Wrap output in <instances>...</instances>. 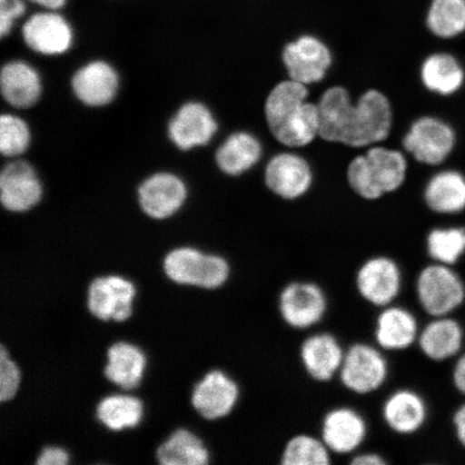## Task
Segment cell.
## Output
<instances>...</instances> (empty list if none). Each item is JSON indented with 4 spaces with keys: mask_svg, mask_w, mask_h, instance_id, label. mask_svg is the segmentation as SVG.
Instances as JSON below:
<instances>
[{
    "mask_svg": "<svg viewBox=\"0 0 465 465\" xmlns=\"http://www.w3.org/2000/svg\"><path fill=\"white\" fill-rule=\"evenodd\" d=\"M39 9L61 11L66 7L69 0H27Z\"/></svg>",
    "mask_w": 465,
    "mask_h": 465,
    "instance_id": "cell-39",
    "label": "cell"
},
{
    "mask_svg": "<svg viewBox=\"0 0 465 465\" xmlns=\"http://www.w3.org/2000/svg\"><path fill=\"white\" fill-rule=\"evenodd\" d=\"M20 370L8 356L4 345L0 346V401L7 402L15 397L20 386Z\"/></svg>",
    "mask_w": 465,
    "mask_h": 465,
    "instance_id": "cell-35",
    "label": "cell"
},
{
    "mask_svg": "<svg viewBox=\"0 0 465 465\" xmlns=\"http://www.w3.org/2000/svg\"><path fill=\"white\" fill-rule=\"evenodd\" d=\"M388 365L376 348L357 344L348 349L340 370L341 381L349 391L368 394L386 381Z\"/></svg>",
    "mask_w": 465,
    "mask_h": 465,
    "instance_id": "cell-10",
    "label": "cell"
},
{
    "mask_svg": "<svg viewBox=\"0 0 465 465\" xmlns=\"http://www.w3.org/2000/svg\"><path fill=\"white\" fill-rule=\"evenodd\" d=\"M240 391L223 371H213L194 389L192 404L202 417L216 420L229 415L237 403Z\"/></svg>",
    "mask_w": 465,
    "mask_h": 465,
    "instance_id": "cell-19",
    "label": "cell"
},
{
    "mask_svg": "<svg viewBox=\"0 0 465 465\" xmlns=\"http://www.w3.org/2000/svg\"><path fill=\"white\" fill-rule=\"evenodd\" d=\"M421 78L430 91L441 95H451L464 83V72L455 57L446 54H436L424 61Z\"/></svg>",
    "mask_w": 465,
    "mask_h": 465,
    "instance_id": "cell-28",
    "label": "cell"
},
{
    "mask_svg": "<svg viewBox=\"0 0 465 465\" xmlns=\"http://www.w3.org/2000/svg\"><path fill=\"white\" fill-rule=\"evenodd\" d=\"M44 197V185L36 170L25 160L13 159L0 173V202L10 213H22L36 207Z\"/></svg>",
    "mask_w": 465,
    "mask_h": 465,
    "instance_id": "cell-8",
    "label": "cell"
},
{
    "mask_svg": "<svg viewBox=\"0 0 465 465\" xmlns=\"http://www.w3.org/2000/svg\"><path fill=\"white\" fill-rule=\"evenodd\" d=\"M68 462V453L58 447H46L37 460L38 465H66Z\"/></svg>",
    "mask_w": 465,
    "mask_h": 465,
    "instance_id": "cell-37",
    "label": "cell"
},
{
    "mask_svg": "<svg viewBox=\"0 0 465 465\" xmlns=\"http://www.w3.org/2000/svg\"><path fill=\"white\" fill-rule=\"evenodd\" d=\"M402 286V275L397 263L388 258L371 259L357 275L360 294L375 306H388L397 299Z\"/></svg>",
    "mask_w": 465,
    "mask_h": 465,
    "instance_id": "cell-16",
    "label": "cell"
},
{
    "mask_svg": "<svg viewBox=\"0 0 465 465\" xmlns=\"http://www.w3.org/2000/svg\"><path fill=\"white\" fill-rule=\"evenodd\" d=\"M164 270L174 282L209 290L223 286L230 276V265L223 258L189 247L168 253Z\"/></svg>",
    "mask_w": 465,
    "mask_h": 465,
    "instance_id": "cell-4",
    "label": "cell"
},
{
    "mask_svg": "<svg viewBox=\"0 0 465 465\" xmlns=\"http://www.w3.org/2000/svg\"><path fill=\"white\" fill-rule=\"evenodd\" d=\"M301 357L313 380L329 381L340 373L345 353L333 335L322 333L312 335L303 342Z\"/></svg>",
    "mask_w": 465,
    "mask_h": 465,
    "instance_id": "cell-21",
    "label": "cell"
},
{
    "mask_svg": "<svg viewBox=\"0 0 465 465\" xmlns=\"http://www.w3.org/2000/svg\"><path fill=\"white\" fill-rule=\"evenodd\" d=\"M462 341L460 324L445 317H439L429 323L420 336L421 351L435 361H443L455 356L461 349Z\"/></svg>",
    "mask_w": 465,
    "mask_h": 465,
    "instance_id": "cell-26",
    "label": "cell"
},
{
    "mask_svg": "<svg viewBox=\"0 0 465 465\" xmlns=\"http://www.w3.org/2000/svg\"><path fill=\"white\" fill-rule=\"evenodd\" d=\"M383 418L389 428L400 434H411L422 427L427 418V406L420 394L399 391L383 405Z\"/></svg>",
    "mask_w": 465,
    "mask_h": 465,
    "instance_id": "cell-22",
    "label": "cell"
},
{
    "mask_svg": "<svg viewBox=\"0 0 465 465\" xmlns=\"http://www.w3.org/2000/svg\"><path fill=\"white\" fill-rule=\"evenodd\" d=\"M307 87L292 79L277 84L267 96V124L277 141L288 147H304L319 135L318 104L307 103Z\"/></svg>",
    "mask_w": 465,
    "mask_h": 465,
    "instance_id": "cell-2",
    "label": "cell"
},
{
    "mask_svg": "<svg viewBox=\"0 0 465 465\" xmlns=\"http://www.w3.org/2000/svg\"><path fill=\"white\" fill-rule=\"evenodd\" d=\"M319 136L351 147H366L383 141L391 133L392 110L382 93L370 90L356 104L344 87H331L318 104Z\"/></svg>",
    "mask_w": 465,
    "mask_h": 465,
    "instance_id": "cell-1",
    "label": "cell"
},
{
    "mask_svg": "<svg viewBox=\"0 0 465 465\" xmlns=\"http://www.w3.org/2000/svg\"><path fill=\"white\" fill-rule=\"evenodd\" d=\"M426 202L433 212L457 213L465 209V178L458 172H441L430 180Z\"/></svg>",
    "mask_w": 465,
    "mask_h": 465,
    "instance_id": "cell-27",
    "label": "cell"
},
{
    "mask_svg": "<svg viewBox=\"0 0 465 465\" xmlns=\"http://www.w3.org/2000/svg\"><path fill=\"white\" fill-rule=\"evenodd\" d=\"M156 457L162 465H205L208 452L201 440L187 430H178L163 443Z\"/></svg>",
    "mask_w": 465,
    "mask_h": 465,
    "instance_id": "cell-29",
    "label": "cell"
},
{
    "mask_svg": "<svg viewBox=\"0 0 465 465\" xmlns=\"http://www.w3.org/2000/svg\"><path fill=\"white\" fill-rule=\"evenodd\" d=\"M354 465H383L386 463L382 457L377 455V453H362L356 458L352 459L351 461Z\"/></svg>",
    "mask_w": 465,
    "mask_h": 465,
    "instance_id": "cell-40",
    "label": "cell"
},
{
    "mask_svg": "<svg viewBox=\"0 0 465 465\" xmlns=\"http://www.w3.org/2000/svg\"><path fill=\"white\" fill-rule=\"evenodd\" d=\"M27 0H0V37L13 33L16 22L26 15Z\"/></svg>",
    "mask_w": 465,
    "mask_h": 465,
    "instance_id": "cell-36",
    "label": "cell"
},
{
    "mask_svg": "<svg viewBox=\"0 0 465 465\" xmlns=\"http://www.w3.org/2000/svg\"><path fill=\"white\" fill-rule=\"evenodd\" d=\"M143 405L141 400L129 395H113L104 398L97 406L96 414L110 430L120 431L136 427L142 420Z\"/></svg>",
    "mask_w": 465,
    "mask_h": 465,
    "instance_id": "cell-30",
    "label": "cell"
},
{
    "mask_svg": "<svg viewBox=\"0 0 465 465\" xmlns=\"http://www.w3.org/2000/svg\"><path fill=\"white\" fill-rule=\"evenodd\" d=\"M32 143V132L25 119L14 114L0 118V153L5 158L17 159Z\"/></svg>",
    "mask_w": 465,
    "mask_h": 465,
    "instance_id": "cell-33",
    "label": "cell"
},
{
    "mask_svg": "<svg viewBox=\"0 0 465 465\" xmlns=\"http://www.w3.org/2000/svg\"><path fill=\"white\" fill-rule=\"evenodd\" d=\"M453 382L459 391L465 394V354L459 359L455 370H453Z\"/></svg>",
    "mask_w": 465,
    "mask_h": 465,
    "instance_id": "cell-38",
    "label": "cell"
},
{
    "mask_svg": "<svg viewBox=\"0 0 465 465\" xmlns=\"http://www.w3.org/2000/svg\"><path fill=\"white\" fill-rule=\"evenodd\" d=\"M312 174L310 165L301 156L282 153L274 156L265 171V183L271 191L282 199L293 200L310 189Z\"/></svg>",
    "mask_w": 465,
    "mask_h": 465,
    "instance_id": "cell-18",
    "label": "cell"
},
{
    "mask_svg": "<svg viewBox=\"0 0 465 465\" xmlns=\"http://www.w3.org/2000/svg\"><path fill=\"white\" fill-rule=\"evenodd\" d=\"M136 295L134 284L119 276L96 278L90 284L87 307L93 316L114 322H125L132 315V303Z\"/></svg>",
    "mask_w": 465,
    "mask_h": 465,
    "instance_id": "cell-14",
    "label": "cell"
},
{
    "mask_svg": "<svg viewBox=\"0 0 465 465\" xmlns=\"http://www.w3.org/2000/svg\"><path fill=\"white\" fill-rule=\"evenodd\" d=\"M23 42L35 54L61 56L71 51L74 31L71 21L57 10L40 9L23 23Z\"/></svg>",
    "mask_w": 465,
    "mask_h": 465,
    "instance_id": "cell-5",
    "label": "cell"
},
{
    "mask_svg": "<svg viewBox=\"0 0 465 465\" xmlns=\"http://www.w3.org/2000/svg\"><path fill=\"white\" fill-rule=\"evenodd\" d=\"M262 155V145L257 138L246 132L232 134L216 153L219 170L229 176H240L252 168Z\"/></svg>",
    "mask_w": 465,
    "mask_h": 465,
    "instance_id": "cell-23",
    "label": "cell"
},
{
    "mask_svg": "<svg viewBox=\"0 0 465 465\" xmlns=\"http://www.w3.org/2000/svg\"><path fill=\"white\" fill-rule=\"evenodd\" d=\"M427 23L436 36H458L465 32V0H433Z\"/></svg>",
    "mask_w": 465,
    "mask_h": 465,
    "instance_id": "cell-31",
    "label": "cell"
},
{
    "mask_svg": "<svg viewBox=\"0 0 465 465\" xmlns=\"http://www.w3.org/2000/svg\"><path fill=\"white\" fill-rule=\"evenodd\" d=\"M330 451L322 440L311 435H296L288 441L282 462L284 465H328Z\"/></svg>",
    "mask_w": 465,
    "mask_h": 465,
    "instance_id": "cell-32",
    "label": "cell"
},
{
    "mask_svg": "<svg viewBox=\"0 0 465 465\" xmlns=\"http://www.w3.org/2000/svg\"><path fill=\"white\" fill-rule=\"evenodd\" d=\"M218 122L205 104L191 101L183 104L168 122L167 136L182 151H191L211 143Z\"/></svg>",
    "mask_w": 465,
    "mask_h": 465,
    "instance_id": "cell-9",
    "label": "cell"
},
{
    "mask_svg": "<svg viewBox=\"0 0 465 465\" xmlns=\"http://www.w3.org/2000/svg\"><path fill=\"white\" fill-rule=\"evenodd\" d=\"M429 254L440 263H457L465 252V229H436L428 237Z\"/></svg>",
    "mask_w": 465,
    "mask_h": 465,
    "instance_id": "cell-34",
    "label": "cell"
},
{
    "mask_svg": "<svg viewBox=\"0 0 465 465\" xmlns=\"http://www.w3.org/2000/svg\"><path fill=\"white\" fill-rule=\"evenodd\" d=\"M107 356L104 375L108 380L125 391L136 388L145 366V357L141 349L127 342H116L108 349Z\"/></svg>",
    "mask_w": 465,
    "mask_h": 465,
    "instance_id": "cell-25",
    "label": "cell"
},
{
    "mask_svg": "<svg viewBox=\"0 0 465 465\" xmlns=\"http://www.w3.org/2000/svg\"><path fill=\"white\" fill-rule=\"evenodd\" d=\"M455 142V132L449 124L431 116H424L411 125L404 138V147L417 161L438 165L450 154Z\"/></svg>",
    "mask_w": 465,
    "mask_h": 465,
    "instance_id": "cell-12",
    "label": "cell"
},
{
    "mask_svg": "<svg viewBox=\"0 0 465 465\" xmlns=\"http://www.w3.org/2000/svg\"><path fill=\"white\" fill-rule=\"evenodd\" d=\"M279 312L290 327L311 328L322 322L327 312V298L315 283H290L279 299Z\"/></svg>",
    "mask_w": 465,
    "mask_h": 465,
    "instance_id": "cell-13",
    "label": "cell"
},
{
    "mask_svg": "<svg viewBox=\"0 0 465 465\" xmlns=\"http://www.w3.org/2000/svg\"><path fill=\"white\" fill-rule=\"evenodd\" d=\"M283 62L290 78L307 85L324 78L332 64V55L319 39L303 36L284 48Z\"/></svg>",
    "mask_w": 465,
    "mask_h": 465,
    "instance_id": "cell-15",
    "label": "cell"
},
{
    "mask_svg": "<svg viewBox=\"0 0 465 465\" xmlns=\"http://www.w3.org/2000/svg\"><path fill=\"white\" fill-rule=\"evenodd\" d=\"M368 432L363 417L348 407L328 412L322 423V440L331 451L349 453L356 450Z\"/></svg>",
    "mask_w": 465,
    "mask_h": 465,
    "instance_id": "cell-20",
    "label": "cell"
},
{
    "mask_svg": "<svg viewBox=\"0 0 465 465\" xmlns=\"http://www.w3.org/2000/svg\"><path fill=\"white\" fill-rule=\"evenodd\" d=\"M453 422H455L458 439L465 447V404L456 412Z\"/></svg>",
    "mask_w": 465,
    "mask_h": 465,
    "instance_id": "cell-41",
    "label": "cell"
},
{
    "mask_svg": "<svg viewBox=\"0 0 465 465\" xmlns=\"http://www.w3.org/2000/svg\"><path fill=\"white\" fill-rule=\"evenodd\" d=\"M72 91L86 107L102 108L114 101L120 90V75L107 61L93 60L74 72Z\"/></svg>",
    "mask_w": 465,
    "mask_h": 465,
    "instance_id": "cell-11",
    "label": "cell"
},
{
    "mask_svg": "<svg viewBox=\"0 0 465 465\" xmlns=\"http://www.w3.org/2000/svg\"><path fill=\"white\" fill-rule=\"evenodd\" d=\"M138 203L151 219L165 220L176 214L188 200L189 190L184 180L171 172L150 174L139 185Z\"/></svg>",
    "mask_w": 465,
    "mask_h": 465,
    "instance_id": "cell-7",
    "label": "cell"
},
{
    "mask_svg": "<svg viewBox=\"0 0 465 465\" xmlns=\"http://www.w3.org/2000/svg\"><path fill=\"white\" fill-rule=\"evenodd\" d=\"M406 170V160L399 151L375 147L351 163L347 176L356 193L366 200H376L398 190L404 183Z\"/></svg>",
    "mask_w": 465,
    "mask_h": 465,
    "instance_id": "cell-3",
    "label": "cell"
},
{
    "mask_svg": "<svg viewBox=\"0 0 465 465\" xmlns=\"http://www.w3.org/2000/svg\"><path fill=\"white\" fill-rule=\"evenodd\" d=\"M0 91L5 103L15 109H29L43 96L42 75L22 60L5 63L0 73Z\"/></svg>",
    "mask_w": 465,
    "mask_h": 465,
    "instance_id": "cell-17",
    "label": "cell"
},
{
    "mask_svg": "<svg viewBox=\"0 0 465 465\" xmlns=\"http://www.w3.org/2000/svg\"><path fill=\"white\" fill-rule=\"evenodd\" d=\"M417 294L429 315L445 317L463 303L465 289L460 277L444 264L428 266L417 281Z\"/></svg>",
    "mask_w": 465,
    "mask_h": 465,
    "instance_id": "cell-6",
    "label": "cell"
},
{
    "mask_svg": "<svg viewBox=\"0 0 465 465\" xmlns=\"http://www.w3.org/2000/svg\"><path fill=\"white\" fill-rule=\"evenodd\" d=\"M377 344L386 351H404L418 336L416 318L401 307H388L377 319Z\"/></svg>",
    "mask_w": 465,
    "mask_h": 465,
    "instance_id": "cell-24",
    "label": "cell"
}]
</instances>
